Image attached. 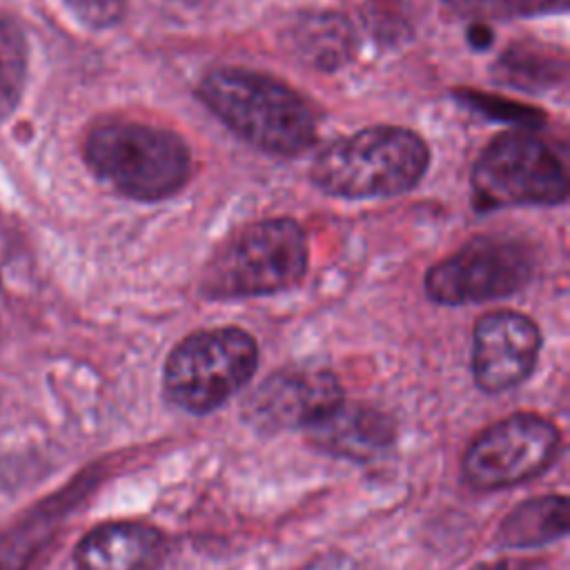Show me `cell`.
I'll use <instances>...</instances> for the list:
<instances>
[{
  "mask_svg": "<svg viewBox=\"0 0 570 570\" xmlns=\"http://www.w3.org/2000/svg\"><path fill=\"white\" fill-rule=\"evenodd\" d=\"M309 263L305 229L294 218L252 223L227 238L200 276L209 298L267 296L296 287Z\"/></svg>",
  "mask_w": 570,
  "mask_h": 570,
  "instance_id": "cell-4",
  "label": "cell"
},
{
  "mask_svg": "<svg viewBox=\"0 0 570 570\" xmlns=\"http://www.w3.org/2000/svg\"><path fill=\"white\" fill-rule=\"evenodd\" d=\"M301 53L316 67H336L352 49V29L336 13L305 18L296 29Z\"/></svg>",
  "mask_w": 570,
  "mask_h": 570,
  "instance_id": "cell-14",
  "label": "cell"
},
{
  "mask_svg": "<svg viewBox=\"0 0 570 570\" xmlns=\"http://www.w3.org/2000/svg\"><path fill=\"white\" fill-rule=\"evenodd\" d=\"M534 276L532 249L514 238L481 236L425 272V294L439 305H470L505 298Z\"/></svg>",
  "mask_w": 570,
  "mask_h": 570,
  "instance_id": "cell-7",
  "label": "cell"
},
{
  "mask_svg": "<svg viewBox=\"0 0 570 570\" xmlns=\"http://www.w3.org/2000/svg\"><path fill=\"white\" fill-rule=\"evenodd\" d=\"M309 430L318 448L354 461L372 459L392 443V423L385 414L345 399Z\"/></svg>",
  "mask_w": 570,
  "mask_h": 570,
  "instance_id": "cell-12",
  "label": "cell"
},
{
  "mask_svg": "<svg viewBox=\"0 0 570 570\" xmlns=\"http://www.w3.org/2000/svg\"><path fill=\"white\" fill-rule=\"evenodd\" d=\"M428 165L430 149L416 131L374 125L327 145L314 158L309 180L334 198H390L416 187Z\"/></svg>",
  "mask_w": 570,
  "mask_h": 570,
  "instance_id": "cell-2",
  "label": "cell"
},
{
  "mask_svg": "<svg viewBox=\"0 0 570 570\" xmlns=\"http://www.w3.org/2000/svg\"><path fill=\"white\" fill-rule=\"evenodd\" d=\"M454 11L479 20L532 18L568 9V0H443Z\"/></svg>",
  "mask_w": 570,
  "mask_h": 570,
  "instance_id": "cell-16",
  "label": "cell"
},
{
  "mask_svg": "<svg viewBox=\"0 0 570 570\" xmlns=\"http://www.w3.org/2000/svg\"><path fill=\"white\" fill-rule=\"evenodd\" d=\"M196 96L225 127L261 151L298 156L316 142L314 111L274 76L218 67L200 78Z\"/></svg>",
  "mask_w": 570,
  "mask_h": 570,
  "instance_id": "cell-1",
  "label": "cell"
},
{
  "mask_svg": "<svg viewBox=\"0 0 570 570\" xmlns=\"http://www.w3.org/2000/svg\"><path fill=\"white\" fill-rule=\"evenodd\" d=\"M343 390L327 370H287L263 381L245 403V419L265 432L314 428L338 403Z\"/></svg>",
  "mask_w": 570,
  "mask_h": 570,
  "instance_id": "cell-10",
  "label": "cell"
},
{
  "mask_svg": "<svg viewBox=\"0 0 570 570\" xmlns=\"http://www.w3.org/2000/svg\"><path fill=\"white\" fill-rule=\"evenodd\" d=\"M163 548V532L145 521H107L76 546L80 570H142Z\"/></svg>",
  "mask_w": 570,
  "mask_h": 570,
  "instance_id": "cell-11",
  "label": "cell"
},
{
  "mask_svg": "<svg viewBox=\"0 0 570 570\" xmlns=\"http://www.w3.org/2000/svg\"><path fill=\"white\" fill-rule=\"evenodd\" d=\"M258 367V345L240 327L187 334L163 370L165 396L180 410L207 414L243 390Z\"/></svg>",
  "mask_w": 570,
  "mask_h": 570,
  "instance_id": "cell-5",
  "label": "cell"
},
{
  "mask_svg": "<svg viewBox=\"0 0 570 570\" xmlns=\"http://www.w3.org/2000/svg\"><path fill=\"white\" fill-rule=\"evenodd\" d=\"M501 67L505 71V78H510V82L514 85H528V87H537L539 82L550 85L554 80V62L550 65L548 58L534 53V51H519L512 49L503 60Z\"/></svg>",
  "mask_w": 570,
  "mask_h": 570,
  "instance_id": "cell-17",
  "label": "cell"
},
{
  "mask_svg": "<svg viewBox=\"0 0 570 570\" xmlns=\"http://www.w3.org/2000/svg\"><path fill=\"white\" fill-rule=\"evenodd\" d=\"M476 209L559 205L568 198V174L557 151L530 131H505L492 138L472 165Z\"/></svg>",
  "mask_w": 570,
  "mask_h": 570,
  "instance_id": "cell-6",
  "label": "cell"
},
{
  "mask_svg": "<svg viewBox=\"0 0 570 570\" xmlns=\"http://www.w3.org/2000/svg\"><path fill=\"white\" fill-rule=\"evenodd\" d=\"M73 16L91 27V29H107L122 20L125 16V0H65Z\"/></svg>",
  "mask_w": 570,
  "mask_h": 570,
  "instance_id": "cell-18",
  "label": "cell"
},
{
  "mask_svg": "<svg viewBox=\"0 0 570 570\" xmlns=\"http://www.w3.org/2000/svg\"><path fill=\"white\" fill-rule=\"evenodd\" d=\"M27 80V40L20 24L0 11V122L20 105Z\"/></svg>",
  "mask_w": 570,
  "mask_h": 570,
  "instance_id": "cell-15",
  "label": "cell"
},
{
  "mask_svg": "<svg viewBox=\"0 0 570 570\" xmlns=\"http://www.w3.org/2000/svg\"><path fill=\"white\" fill-rule=\"evenodd\" d=\"M541 332L537 323L512 309L483 314L472 334L474 383L490 394L523 383L539 358Z\"/></svg>",
  "mask_w": 570,
  "mask_h": 570,
  "instance_id": "cell-9",
  "label": "cell"
},
{
  "mask_svg": "<svg viewBox=\"0 0 570 570\" xmlns=\"http://www.w3.org/2000/svg\"><path fill=\"white\" fill-rule=\"evenodd\" d=\"M85 163L114 191L138 203H158L178 194L191 176L185 140L163 127L138 120L98 122L82 145Z\"/></svg>",
  "mask_w": 570,
  "mask_h": 570,
  "instance_id": "cell-3",
  "label": "cell"
},
{
  "mask_svg": "<svg viewBox=\"0 0 570 570\" xmlns=\"http://www.w3.org/2000/svg\"><path fill=\"white\" fill-rule=\"evenodd\" d=\"M301 570H365V568L345 552H325L307 561Z\"/></svg>",
  "mask_w": 570,
  "mask_h": 570,
  "instance_id": "cell-19",
  "label": "cell"
},
{
  "mask_svg": "<svg viewBox=\"0 0 570 570\" xmlns=\"http://www.w3.org/2000/svg\"><path fill=\"white\" fill-rule=\"evenodd\" d=\"M568 532L566 497H539L514 508L499 528V541L510 548H532Z\"/></svg>",
  "mask_w": 570,
  "mask_h": 570,
  "instance_id": "cell-13",
  "label": "cell"
},
{
  "mask_svg": "<svg viewBox=\"0 0 570 570\" xmlns=\"http://www.w3.org/2000/svg\"><path fill=\"white\" fill-rule=\"evenodd\" d=\"M490 40H492V31L488 27H483V24H474V29L470 31V42L474 47H488Z\"/></svg>",
  "mask_w": 570,
  "mask_h": 570,
  "instance_id": "cell-20",
  "label": "cell"
},
{
  "mask_svg": "<svg viewBox=\"0 0 570 570\" xmlns=\"http://www.w3.org/2000/svg\"><path fill=\"white\" fill-rule=\"evenodd\" d=\"M561 448L557 425L539 414H510L485 428L465 450L463 476L476 490H499L546 472Z\"/></svg>",
  "mask_w": 570,
  "mask_h": 570,
  "instance_id": "cell-8",
  "label": "cell"
}]
</instances>
